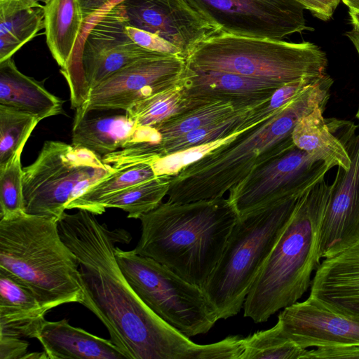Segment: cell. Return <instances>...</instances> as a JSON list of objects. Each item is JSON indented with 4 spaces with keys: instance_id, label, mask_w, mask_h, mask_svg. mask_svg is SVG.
Returning <instances> with one entry per match:
<instances>
[{
    "instance_id": "obj_6",
    "label": "cell",
    "mask_w": 359,
    "mask_h": 359,
    "mask_svg": "<svg viewBox=\"0 0 359 359\" xmlns=\"http://www.w3.org/2000/svg\"><path fill=\"white\" fill-rule=\"evenodd\" d=\"M304 194L238 218L218 264L202 288L218 320L241 311L255 278Z\"/></svg>"
},
{
    "instance_id": "obj_25",
    "label": "cell",
    "mask_w": 359,
    "mask_h": 359,
    "mask_svg": "<svg viewBox=\"0 0 359 359\" xmlns=\"http://www.w3.org/2000/svg\"><path fill=\"white\" fill-rule=\"evenodd\" d=\"M324 111L317 107L299 120L292 132L293 142L311 157L324 161L330 168L338 166L346 170L351 164L348 154L324 118Z\"/></svg>"
},
{
    "instance_id": "obj_12",
    "label": "cell",
    "mask_w": 359,
    "mask_h": 359,
    "mask_svg": "<svg viewBox=\"0 0 359 359\" xmlns=\"http://www.w3.org/2000/svg\"><path fill=\"white\" fill-rule=\"evenodd\" d=\"M332 130L344 144L351 159L345 170L338 167L330 185L320 233L319 255L328 258L359 241V133L354 123L328 119Z\"/></svg>"
},
{
    "instance_id": "obj_37",
    "label": "cell",
    "mask_w": 359,
    "mask_h": 359,
    "mask_svg": "<svg viewBox=\"0 0 359 359\" xmlns=\"http://www.w3.org/2000/svg\"><path fill=\"white\" fill-rule=\"evenodd\" d=\"M28 347L22 338L0 334V359H25Z\"/></svg>"
},
{
    "instance_id": "obj_22",
    "label": "cell",
    "mask_w": 359,
    "mask_h": 359,
    "mask_svg": "<svg viewBox=\"0 0 359 359\" xmlns=\"http://www.w3.org/2000/svg\"><path fill=\"white\" fill-rule=\"evenodd\" d=\"M93 111L76 110L72 144L104 157L135 140L137 128L124 114L96 115Z\"/></svg>"
},
{
    "instance_id": "obj_13",
    "label": "cell",
    "mask_w": 359,
    "mask_h": 359,
    "mask_svg": "<svg viewBox=\"0 0 359 359\" xmlns=\"http://www.w3.org/2000/svg\"><path fill=\"white\" fill-rule=\"evenodd\" d=\"M186 67L181 56L151 52L90 90L75 110L126 111L135 102L180 83Z\"/></svg>"
},
{
    "instance_id": "obj_40",
    "label": "cell",
    "mask_w": 359,
    "mask_h": 359,
    "mask_svg": "<svg viewBox=\"0 0 359 359\" xmlns=\"http://www.w3.org/2000/svg\"><path fill=\"white\" fill-rule=\"evenodd\" d=\"M50 0H0V8L20 9L41 6L39 2L47 4Z\"/></svg>"
},
{
    "instance_id": "obj_29",
    "label": "cell",
    "mask_w": 359,
    "mask_h": 359,
    "mask_svg": "<svg viewBox=\"0 0 359 359\" xmlns=\"http://www.w3.org/2000/svg\"><path fill=\"white\" fill-rule=\"evenodd\" d=\"M182 82L133 104L126 111L137 128L153 127L187 106Z\"/></svg>"
},
{
    "instance_id": "obj_17",
    "label": "cell",
    "mask_w": 359,
    "mask_h": 359,
    "mask_svg": "<svg viewBox=\"0 0 359 359\" xmlns=\"http://www.w3.org/2000/svg\"><path fill=\"white\" fill-rule=\"evenodd\" d=\"M187 98L223 100L254 108L284 84L234 73L203 71L187 66L182 81Z\"/></svg>"
},
{
    "instance_id": "obj_19",
    "label": "cell",
    "mask_w": 359,
    "mask_h": 359,
    "mask_svg": "<svg viewBox=\"0 0 359 359\" xmlns=\"http://www.w3.org/2000/svg\"><path fill=\"white\" fill-rule=\"evenodd\" d=\"M46 313L28 287L0 269V334L38 339Z\"/></svg>"
},
{
    "instance_id": "obj_15",
    "label": "cell",
    "mask_w": 359,
    "mask_h": 359,
    "mask_svg": "<svg viewBox=\"0 0 359 359\" xmlns=\"http://www.w3.org/2000/svg\"><path fill=\"white\" fill-rule=\"evenodd\" d=\"M121 4L128 25L169 41L186 60L201 42L221 33L183 0H125Z\"/></svg>"
},
{
    "instance_id": "obj_26",
    "label": "cell",
    "mask_w": 359,
    "mask_h": 359,
    "mask_svg": "<svg viewBox=\"0 0 359 359\" xmlns=\"http://www.w3.org/2000/svg\"><path fill=\"white\" fill-rule=\"evenodd\" d=\"M156 177L151 167L145 163L117 170L89 187L66 205V210L81 209L101 215L102 204L120 191Z\"/></svg>"
},
{
    "instance_id": "obj_44",
    "label": "cell",
    "mask_w": 359,
    "mask_h": 359,
    "mask_svg": "<svg viewBox=\"0 0 359 359\" xmlns=\"http://www.w3.org/2000/svg\"><path fill=\"white\" fill-rule=\"evenodd\" d=\"M348 8L349 10L359 11V0H341Z\"/></svg>"
},
{
    "instance_id": "obj_35",
    "label": "cell",
    "mask_w": 359,
    "mask_h": 359,
    "mask_svg": "<svg viewBox=\"0 0 359 359\" xmlns=\"http://www.w3.org/2000/svg\"><path fill=\"white\" fill-rule=\"evenodd\" d=\"M126 32L136 44L146 50L182 57L177 47L155 34L130 25L126 26Z\"/></svg>"
},
{
    "instance_id": "obj_31",
    "label": "cell",
    "mask_w": 359,
    "mask_h": 359,
    "mask_svg": "<svg viewBox=\"0 0 359 359\" xmlns=\"http://www.w3.org/2000/svg\"><path fill=\"white\" fill-rule=\"evenodd\" d=\"M40 119L36 116L0 104V166L26 144Z\"/></svg>"
},
{
    "instance_id": "obj_5",
    "label": "cell",
    "mask_w": 359,
    "mask_h": 359,
    "mask_svg": "<svg viewBox=\"0 0 359 359\" xmlns=\"http://www.w3.org/2000/svg\"><path fill=\"white\" fill-rule=\"evenodd\" d=\"M0 269L28 287L47 312L83 300L76 257L54 217L22 212L0 219Z\"/></svg>"
},
{
    "instance_id": "obj_9",
    "label": "cell",
    "mask_w": 359,
    "mask_h": 359,
    "mask_svg": "<svg viewBox=\"0 0 359 359\" xmlns=\"http://www.w3.org/2000/svg\"><path fill=\"white\" fill-rule=\"evenodd\" d=\"M117 262L140 299L188 337L207 333L218 320L203 290L154 259L114 249Z\"/></svg>"
},
{
    "instance_id": "obj_24",
    "label": "cell",
    "mask_w": 359,
    "mask_h": 359,
    "mask_svg": "<svg viewBox=\"0 0 359 359\" xmlns=\"http://www.w3.org/2000/svg\"><path fill=\"white\" fill-rule=\"evenodd\" d=\"M187 99V106L180 112L159 124L147 127V140L143 143L157 144L234 114L253 109L228 100Z\"/></svg>"
},
{
    "instance_id": "obj_43",
    "label": "cell",
    "mask_w": 359,
    "mask_h": 359,
    "mask_svg": "<svg viewBox=\"0 0 359 359\" xmlns=\"http://www.w3.org/2000/svg\"><path fill=\"white\" fill-rule=\"evenodd\" d=\"M349 15L352 25L359 28V11L349 10Z\"/></svg>"
},
{
    "instance_id": "obj_3",
    "label": "cell",
    "mask_w": 359,
    "mask_h": 359,
    "mask_svg": "<svg viewBox=\"0 0 359 359\" xmlns=\"http://www.w3.org/2000/svg\"><path fill=\"white\" fill-rule=\"evenodd\" d=\"M238 215L227 198L161 203L143 215L133 250L201 289L218 264Z\"/></svg>"
},
{
    "instance_id": "obj_11",
    "label": "cell",
    "mask_w": 359,
    "mask_h": 359,
    "mask_svg": "<svg viewBox=\"0 0 359 359\" xmlns=\"http://www.w3.org/2000/svg\"><path fill=\"white\" fill-rule=\"evenodd\" d=\"M221 33L281 40L310 29L295 0H183Z\"/></svg>"
},
{
    "instance_id": "obj_38",
    "label": "cell",
    "mask_w": 359,
    "mask_h": 359,
    "mask_svg": "<svg viewBox=\"0 0 359 359\" xmlns=\"http://www.w3.org/2000/svg\"><path fill=\"white\" fill-rule=\"evenodd\" d=\"M305 9L323 20L330 19L341 0H295Z\"/></svg>"
},
{
    "instance_id": "obj_42",
    "label": "cell",
    "mask_w": 359,
    "mask_h": 359,
    "mask_svg": "<svg viewBox=\"0 0 359 359\" xmlns=\"http://www.w3.org/2000/svg\"><path fill=\"white\" fill-rule=\"evenodd\" d=\"M346 36L354 45L359 55V28L353 25V28L346 33ZM356 118L359 121V108L356 113Z\"/></svg>"
},
{
    "instance_id": "obj_16",
    "label": "cell",
    "mask_w": 359,
    "mask_h": 359,
    "mask_svg": "<svg viewBox=\"0 0 359 359\" xmlns=\"http://www.w3.org/2000/svg\"><path fill=\"white\" fill-rule=\"evenodd\" d=\"M278 320L285 334L304 348L359 346V315L339 310L311 295L283 309Z\"/></svg>"
},
{
    "instance_id": "obj_32",
    "label": "cell",
    "mask_w": 359,
    "mask_h": 359,
    "mask_svg": "<svg viewBox=\"0 0 359 359\" xmlns=\"http://www.w3.org/2000/svg\"><path fill=\"white\" fill-rule=\"evenodd\" d=\"M21 145L6 164L0 166V219H7L25 212L23 168Z\"/></svg>"
},
{
    "instance_id": "obj_14",
    "label": "cell",
    "mask_w": 359,
    "mask_h": 359,
    "mask_svg": "<svg viewBox=\"0 0 359 359\" xmlns=\"http://www.w3.org/2000/svg\"><path fill=\"white\" fill-rule=\"evenodd\" d=\"M123 6L116 5L90 28L81 49V65L90 90L113 74L151 52L136 44L126 32Z\"/></svg>"
},
{
    "instance_id": "obj_20",
    "label": "cell",
    "mask_w": 359,
    "mask_h": 359,
    "mask_svg": "<svg viewBox=\"0 0 359 359\" xmlns=\"http://www.w3.org/2000/svg\"><path fill=\"white\" fill-rule=\"evenodd\" d=\"M43 10L47 46L68 84L83 28V11L79 0H50Z\"/></svg>"
},
{
    "instance_id": "obj_7",
    "label": "cell",
    "mask_w": 359,
    "mask_h": 359,
    "mask_svg": "<svg viewBox=\"0 0 359 359\" xmlns=\"http://www.w3.org/2000/svg\"><path fill=\"white\" fill-rule=\"evenodd\" d=\"M187 66L225 72L285 84L325 74V52L310 42L251 38L220 33L201 42L187 57Z\"/></svg>"
},
{
    "instance_id": "obj_1",
    "label": "cell",
    "mask_w": 359,
    "mask_h": 359,
    "mask_svg": "<svg viewBox=\"0 0 359 359\" xmlns=\"http://www.w3.org/2000/svg\"><path fill=\"white\" fill-rule=\"evenodd\" d=\"M62 240L76 255L83 289L81 304L107 327L128 359H224V339L198 344L153 312L131 287L117 262L115 245L128 243L124 229L110 230L96 215L79 209L58 220Z\"/></svg>"
},
{
    "instance_id": "obj_41",
    "label": "cell",
    "mask_w": 359,
    "mask_h": 359,
    "mask_svg": "<svg viewBox=\"0 0 359 359\" xmlns=\"http://www.w3.org/2000/svg\"><path fill=\"white\" fill-rule=\"evenodd\" d=\"M84 16V22L110 0H79Z\"/></svg>"
},
{
    "instance_id": "obj_4",
    "label": "cell",
    "mask_w": 359,
    "mask_h": 359,
    "mask_svg": "<svg viewBox=\"0 0 359 359\" xmlns=\"http://www.w3.org/2000/svg\"><path fill=\"white\" fill-rule=\"evenodd\" d=\"M330 185L321 180L301 197L245 298L244 316L264 323L297 302L320 262L319 241Z\"/></svg>"
},
{
    "instance_id": "obj_36",
    "label": "cell",
    "mask_w": 359,
    "mask_h": 359,
    "mask_svg": "<svg viewBox=\"0 0 359 359\" xmlns=\"http://www.w3.org/2000/svg\"><path fill=\"white\" fill-rule=\"evenodd\" d=\"M359 359V346L338 344L306 350L303 359Z\"/></svg>"
},
{
    "instance_id": "obj_23",
    "label": "cell",
    "mask_w": 359,
    "mask_h": 359,
    "mask_svg": "<svg viewBox=\"0 0 359 359\" xmlns=\"http://www.w3.org/2000/svg\"><path fill=\"white\" fill-rule=\"evenodd\" d=\"M63 103L45 88L43 82L20 72L12 57L0 62V104L27 112L41 121L63 114Z\"/></svg>"
},
{
    "instance_id": "obj_18",
    "label": "cell",
    "mask_w": 359,
    "mask_h": 359,
    "mask_svg": "<svg viewBox=\"0 0 359 359\" xmlns=\"http://www.w3.org/2000/svg\"><path fill=\"white\" fill-rule=\"evenodd\" d=\"M310 295L359 315V241L320 262L312 279Z\"/></svg>"
},
{
    "instance_id": "obj_30",
    "label": "cell",
    "mask_w": 359,
    "mask_h": 359,
    "mask_svg": "<svg viewBox=\"0 0 359 359\" xmlns=\"http://www.w3.org/2000/svg\"><path fill=\"white\" fill-rule=\"evenodd\" d=\"M240 359H303L307 350L297 345L284 332L280 323L243 339Z\"/></svg>"
},
{
    "instance_id": "obj_39",
    "label": "cell",
    "mask_w": 359,
    "mask_h": 359,
    "mask_svg": "<svg viewBox=\"0 0 359 359\" xmlns=\"http://www.w3.org/2000/svg\"><path fill=\"white\" fill-rule=\"evenodd\" d=\"M125 0H110L105 6H104L99 11L95 12L93 15H92L90 18H88L85 22L83 25V28L82 30V34L81 36V39L79 40L77 49L75 54L74 65L76 67H81V49L82 46V43L84 38L87 35L88 32L90 29V28L93 26V25L106 13L109 11L111 8H113L116 5L120 4Z\"/></svg>"
},
{
    "instance_id": "obj_2",
    "label": "cell",
    "mask_w": 359,
    "mask_h": 359,
    "mask_svg": "<svg viewBox=\"0 0 359 359\" xmlns=\"http://www.w3.org/2000/svg\"><path fill=\"white\" fill-rule=\"evenodd\" d=\"M332 79L313 86L264 121L172 175L167 201L189 203L224 197L255 169L294 146L297 123L317 107L325 109Z\"/></svg>"
},
{
    "instance_id": "obj_34",
    "label": "cell",
    "mask_w": 359,
    "mask_h": 359,
    "mask_svg": "<svg viewBox=\"0 0 359 359\" xmlns=\"http://www.w3.org/2000/svg\"><path fill=\"white\" fill-rule=\"evenodd\" d=\"M243 131L233 133L212 142L191 147L165 155L154 160L149 165L156 176L174 175L185 167L201 159L216 148L233 140Z\"/></svg>"
},
{
    "instance_id": "obj_8",
    "label": "cell",
    "mask_w": 359,
    "mask_h": 359,
    "mask_svg": "<svg viewBox=\"0 0 359 359\" xmlns=\"http://www.w3.org/2000/svg\"><path fill=\"white\" fill-rule=\"evenodd\" d=\"M116 170L90 150L46 141L36 160L23 168L25 212L59 220L69 202Z\"/></svg>"
},
{
    "instance_id": "obj_33",
    "label": "cell",
    "mask_w": 359,
    "mask_h": 359,
    "mask_svg": "<svg viewBox=\"0 0 359 359\" xmlns=\"http://www.w3.org/2000/svg\"><path fill=\"white\" fill-rule=\"evenodd\" d=\"M323 75L303 77L279 87L266 102L254 107L248 113L240 130H246L269 118L316 83Z\"/></svg>"
},
{
    "instance_id": "obj_28",
    "label": "cell",
    "mask_w": 359,
    "mask_h": 359,
    "mask_svg": "<svg viewBox=\"0 0 359 359\" xmlns=\"http://www.w3.org/2000/svg\"><path fill=\"white\" fill-rule=\"evenodd\" d=\"M171 175L156 176L149 180L124 189L109 198L102 204L107 208H119L128 213L127 217L140 219L159 205L167 196Z\"/></svg>"
},
{
    "instance_id": "obj_27",
    "label": "cell",
    "mask_w": 359,
    "mask_h": 359,
    "mask_svg": "<svg viewBox=\"0 0 359 359\" xmlns=\"http://www.w3.org/2000/svg\"><path fill=\"white\" fill-rule=\"evenodd\" d=\"M44 27L43 6L0 8V62L11 57Z\"/></svg>"
},
{
    "instance_id": "obj_21",
    "label": "cell",
    "mask_w": 359,
    "mask_h": 359,
    "mask_svg": "<svg viewBox=\"0 0 359 359\" xmlns=\"http://www.w3.org/2000/svg\"><path fill=\"white\" fill-rule=\"evenodd\" d=\"M37 339L48 359L126 358L111 339L74 327L66 319L46 320Z\"/></svg>"
},
{
    "instance_id": "obj_10",
    "label": "cell",
    "mask_w": 359,
    "mask_h": 359,
    "mask_svg": "<svg viewBox=\"0 0 359 359\" xmlns=\"http://www.w3.org/2000/svg\"><path fill=\"white\" fill-rule=\"evenodd\" d=\"M330 168L295 145L255 169L229 191L238 217L305 193Z\"/></svg>"
}]
</instances>
